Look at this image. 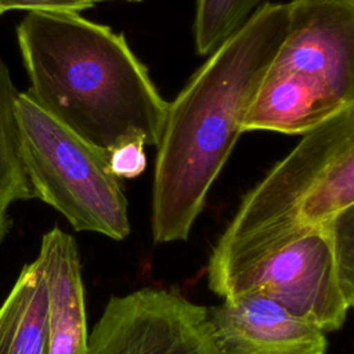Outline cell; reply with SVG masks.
Wrapping results in <instances>:
<instances>
[{"instance_id":"cell-2","label":"cell","mask_w":354,"mask_h":354,"mask_svg":"<svg viewBox=\"0 0 354 354\" xmlns=\"http://www.w3.org/2000/svg\"><path fill=\"white\" fill-rule=\"evenodd\" d=\"M17 43L30 95L83 141L105 153L129 140L158 147L169 102L123 33L75 11H28Z\"/></svg>"},{"instance_id":"cell-11","label":"cell","mask_w":354,"mask_h":354,"mask_svg":"<svg viewBox=\"0 0 354 354\" xmlns=\"http://www.w3.org/2000/svg\"><path fill=\"white\" fill-rule=\"evenodd\" d=\"M17 94L10 69L0 58V243L11 228V206L35 198L19 155L14 109Z\"/></svg>"},{"instance_id":"cell-14","label":"cell","mask_w":354,"mask_h":354,"mask_svg":"<svg viewBox=\"0 0 354 354\" xmlns=\"http://www.w3.org/2000/svg\"><path fill=\"white\" fill-rule=\"evenodd\" d=\"M4 12L11 10L28 11H75L82 12L91 8L83 0H0Z\"/></svg>"},{"instance_id":"cell-4","label":"cell","mask_w":354,"mask_h":354,"mask_svg":"<svg viewBox=\"0 0 354 354\" xmlns=\"http://www.w3.org/2000/svg\"><path fill=\"white\" fill-rule=\"evenodd\" d=\"M21 160L35 198L61 213L79 232L115 241L130 234L127 199L108 169V153L51 116L26 91L15 98Z\"/></svg>"},{"instance_id":"cell-8","label":"cell","mask_w":354,"mask_h":354,"mask_svg":"<svg viewBox=\"0 0 354 354\" xmlns=\"http://www.w3.org/2000/svg\"><path fill=\"white\" fill-rule=\"evenodd\" d=\"M37 257L47 289L46 354H87L86 299L75 238L53 227L43 234Z\"/></svg>"},{"instance_id":"cell-15","label":"cell","mask_w":354,"mask_h":354,"mask_svg":"<svg viewBox=\"0 0 354 354\" xmlns=\"http://www.w3.org/2000/svg\"><path fill=\"white\" fill-rule=\"evenodd\" d=\"M83 1H86L88 6H91V7H94L95 4H98V3H104V1H113V0H83ZM124 1H131V3H137V1H142V0H124Z\"/></svg>"},{"instance_id":"cell-13","label":"cell","mask_w":354,"mask_h":354,"mask_svg":"<svg viewBox=\"0 0 354 354\" xmlns=\"http://www.w3.org/2000/svg\"><path fill=\"white\" fill-rule=\"evenodd\" d=\"M145 144L141 140L123 141L108 152V169L119 178H136L147 167Z\"/></svg>"},{"instance_id":"cell-9","label":"cell","mask_w":354,"mask_h":354,"mask_svg":"<svg viewBox=\"0 0 354 354\" xmlns=\"http://www.w3.org/2000/svg\"><path fill=\"white\" fill-rule=\"evenodd\" d=\"M322 80L295 72L268 68L242 123V131L268 130L306 134L346 106Z\"/></svg>"},{"instance_id":"cell-6","label":"cell","mask_w":354,"mask_h":354,"mask_svg":"<svg viewBox=\"0 0 354 354\" xmlns=\"http://www.w3.org/2000/svg\"><path fill=\"white\" fill-rule=\"evenodd\" d=\"M286 4V32L270 68L317 77L354 104V0Z\"/></svg>"},{"instance_id":"cell-10","label":"cell","mask_w":354,"mask_h":354,"mask_svg":"<svg viewBox=\"0 0 354 354\" xmlns=\"http://www.w3.org/2000/svg\"><path fill=\"white\" fill-rule=\"evenodd\" d=\"M47 289L39 257L25 264L0 306V354H46Z\"/></svg>"},{"instance_id":"cell-7","label":"cell","mask_w":354,"mask_h":354,"mask_svg":"<svg viewBox=\"0 0 354 354\" xmlns=\"http://www.w3.org/2000/svg\"><path fill=\"white\" fill-rule=\"evenodd\" d=\"M223 354H326V333L261 295L223 299L207 308Z\"/></svg>"},{"instance_id":"cell-1","label":"cell","mask_w":354,"mask_h":354,"mask_svg":"<svg viewBox=\"0 0 354 354\" xmlns=\"http://www.w3.org/2000/svg\"><path fill=\"white\" fill-rule=\"evenodd\" d=\"M286 3H266L167 104L152 185L155 243L184 242L243 133L245 113L285 36Z\"/></svg>"},{"instance_id":"cell-12","label":"cell","mask_w":354,"mask_h":354,"mask_svg":"<svg viewBox=\"0 0 354 354\" xmlns=\"http://www.w3.org/2000/svg\"><path fill=\"white\" fill-rule=\"evenodd\" d=\"M268 0H196L194 41L199 55H209Z\"/></svg>"},{"instance_id":"cell-3","label":"cell","mask_w":354,"mask_h":354,"mask_svg":"<svg viewBox=\"0 0 354 354\" xmlns=\"http://www.w3.org/2000/svg\"><path fill=\"white\" fill-rule=\"evenodd\" d=\"M350 207H354V104L303 134L243 196L212 249L207 283L301 243L329 228Z\"/></svg>"},{"instance_id":"cell-5","label":"cell","mask_w":354,"mask_h":354,"mask_svg":"<svg viewBox=\"0 0 354 354\" xmlns=\"http://www.w3.org/2000/svg\"><path fill=\"white\" fill-rule=\"evenodd\" d=\"M87 354H223L205 306L174 289L112 296L88 333Z\"/></svg>"},{"instance_id":"cell-16","label":"cell","mask_w":354,"mask_h":354,"mask_svg":"<svg viewBox=\"0 0 354 354\" xmlns=\"http://www.w3.org/2000/svg\"><path fill=\"white\" fill-rule=\"evenodd\" d=\"M4 14V11H3V8H1V6H0V17Z\"/></svg>"}]
</instances>
